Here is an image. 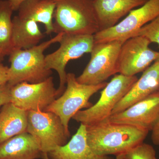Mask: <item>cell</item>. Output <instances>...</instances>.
<instances>
[{"mask_svg": "<svg viewBox=\"0 0 159 159\" xmlns=\"http://www.w3.org/2000/svg\"><path fill=\"white\" fill-rule=\"evenodd\" d=\"M55 9V3L52 0H26L20 6L18 16L43 24L46 34L50 35L54 33L53 20Z\"/></svg>", "mask_w": 159, "mask_h": 159, "instance_id": "cell-17", "label": "cell"}, {"mask_svg": "<svg viewBox=\"0 0 159 159\" xmlns=\"http://www.w3.org/2000/svg\"><path fill=\"white\" fill-rule=\"evenodd\" d=\"M150 42L146 38L137 35L122 44L118 57V73L126 76H135L148 68L155 61L159 52L149 47Z\"/></svg>", "mask_w": 159, "mask_h": 159, "instance_id": "cell-11", "label": "cell"}, {"mask_svg": "<svg viewBox=\"0 0 159 159\" xmlns=\"http://www.w3.org/2000/svg\"><path fill=\"white\" fill-rule=\"evenodd\" d=\"M63 33L27 50L13 48L9 54L10 66L7 83L11 87L20 83H37L51 77V70L46 68L44 52L55 43H59Z\"/></svg>", "mask_w": 159, "mask_h": 159, "instance_id": "cell-2", "label": "cell"}, {"mask_svg": "<svg viewBox=\"0 0 159 159\" xmlns=\"http://www.w3.org/2000/svg\"><path fill=\"white\" fill-rule=\"evenodd\" d=\"M151 139L155 145H159V118L152 130Z\"/></svg>", "mask_w": 159, "mask_h": 159, "instance_id": "cell-25", "label": "cell"}, {"mask_svg": "<svg viewBox=\"0 0 159 159\" xmlns=\"http://www.w3.org/2000/svg\"><path fill=\"white\" fill-rule=\"evenodd\" d=\"M27 132L38 140L43 154L66 145L70 137L59 117L40 110L28 111Z\"/></svg>", "mask_w": 159, "mask_h": 159, "instance_id": "cell-8", "label": "cell"}, {"mask_svg": "<svg viewBox=\"0 0 159 159\" xmlns=\"http://www.w3.org/2000/svg\"><path fill=\"white\" fill-rule=\"evenodd\" d=\"M148 132L133 125L111 122L108 119L86 126L89 146L94 152L101 156L125 153L143 142Z\"/></svg>", "mask_w": 159, "mask_h": 159, "instance_id": "cell-1", "label": "cell"}, {"mask_svg": "<svg viewBox=\"0 0 159 159\" xmlns=\"http://www.w3.org/2000/svg\"><path fill=\"white\" fill-rule=\"evenodd\" d=\"M8 72L9 67L0 61V86L8 82Z\"/></svg>", "mask_w": 159, "mask_h": 159, "instance_id": "cell-24", "label": "cell"}, {"mask_svg": "<svg viewBox=\"0 0 159 159\" xmlns=\"http://www.w3.org/2000/svg\"><path fill=\"white\" fill-rule=\"evenodd\" d=\"M59 43V48L45 57L46 68L56 71L59 76L57 97L62 95L66 89L67 65L70 61L82 57L84 54L90 53L95 40L94 35L63 33Z\"/></svg>", "mask_w": 159, "mask_h": 159, "instance_id": "cell-6", "label": "cell"}, {"mask_svg": "<svg viewBox=\"0 0 159 159\" xmlns=\"http://www.w3.org/2000/svg\"><path fill=\"white\" fill-rule=\"evenodd\" d=\"M13 11L8 0H0V48L5 56L9 55L13 49L11 18Z\"/></svg>", "mask_w": 159, "mask_h": 159, "instance_id": "cell-20", "label": "cell"}, {"mask_svg": "<svg viewBox=\"0 0 159 159\" xmlns=\"http://www.w3.org/2000/svg\"><path fill=\"white\" fill-rule=\"evenodd\" d=\"M43 154L39 141L27 132L0 144V159L43 158Z\"/></svg>", "mask_w": 159, "mask_h": 159, "instance_id": "cell-16", "label": "cell"}, {"mask_svg": "<svg viewBox=\"0 0 159 159\" xmlns=\"http://www.w3.org/2000/svg\"><path fill=\"white\" fill-rule=\"evenodd\" d=\"M156 61H158V62H159V54L158 55V57L157 58V59L156 60Z\"/></svg>", "mask_w": 159, "mask_h": 159, "instance_id": "cell-30", "label": "cell"}, {"mask_svg": "<svg viewBox=\"0 0 159 159\" xmlns=\"http://www.w3.org/2000/svg\"><path fill=\"white\" fill-rule=\"evenodd\" d=\"M159 118V91L134 103L125 110L112 115L111 122L133 125L152 131Z\"/></svg>", "mask_w": 159, "mask_h": 159, "instance_id": "cell-12", "label": "cell"}, {"mask_svg": "<svg viewBox=\"0 0 159 159\" xmlns=\"http://www.w3.org/2000/svg\"><path fill=\"white\" fill-rule=\"evenodd\" d=\"M11 86L8 83L0 86V106L10 102V89Z\"/></svg>", "mask_w": 159, "mask_h": 159, "instance_id": "cell-23", "label": "cell"}, {"mask_svg": "<svg viewBox=\"0 0 159 159\" xmlns=\"http://www.w3.org/2000/svg\"><path fill=\"white\" fill-rule=\"evenodd\" d=\"M137 35L146 38L150 43H156L159 48V15L142 27Z\"/></svg>", "mask_w": 159, "mask_h": 159, "instance_id": "cell-22", "label": "cell"}, {"mask_svg": "<svg viewBox=\"0 0 159 159\" xmlns=\"http://www.w3.org/2000/svg\"><path fill=\"white\" fill-rule=\"evenodd\" d=\"M122 43L118 41L95 43L89 61L77 77L82 84L97 85L118 73V57Z\"/></svg>", "mask_w": 159, "mask_h": 159, "instance_id": "cell-7", "label": "cell"}, {"mask_svg": "<svg viewBox=\"0 0 159 159\" xmlns=\"http://www.w3.org/2000/svg\"><path fill=\"white\" fill-rule=\"evenodd\" d=\"M124 157H125V153L120 154L116 156V159H124Z\"/></svg>", "mask_w": 159, "mask_h": 159, "instance_id": "cell-27", "label": "cell"}, {"mask_svg": "<svg viewBox=\"0 0 159 159\" xmlns=\"http://www.w3.org/2000/svg\"><path fill=\"white\" fill-rule=\"evenodd\" d=\"M148 0H93L99 31L116 25L129 11L144 5Z\"/></svg>", "mask_w": 159, "mask_h": 159, "instance_id": "cell-14", "label": "cell"}, {"mask_svg": "<svg viewBox=\"0 0 159 159\" xmlns=\"http://www.w3.org/2000/svg\"><path fill=\"white\" fill-rule=\"evenodd\" d=\"M124 159H157L156 153L151 145L142 143L125 153Z\"/></svg>", "mask_w": 159, "mask_h": 159, "instance_id": "cell-21", "label": "cell"}, {"mask_svg": "<svg viewBox=\"0 0 159 159\" xmlns=\"http://www.w3.org/2000/svg\"><path fill=\"white\" fill-rule=\"evenodd\" d=\"M138 79L136 76L116 74L102 89L98 101L89 108L79 111L72 119L86 126L107 120L115 106Z\"/></svg>", "mask_w": 159, "mask_h": 159, "instance_id": "cell-5", "label": "cell"}, {"mask_svg": "<svg viewBox=\"0 0 159 159\" xmlns=\"http://www.w3.org/2000/svg\"><path fill=\"white\" fill-rule=\"evenodd\" d=\"M57 98V89L52 76L37 83H20L10 89V102L27 111H44Z\"/></svg>", "mask_w": 159, "mask_h": 159, "instance_id": "cell-10", "label": "cell"}, {"mask_svg": "<svg viewBox=\"0 0 159 159\" xmlns=\"http://www.w3.org/2000/svg\"><path fill=\"white\" fill-rule=\"evenodd\" d=\"M159 15V0H148L143 6L133 9L122 21L109 29L94 34L95 43L118 41L123 43L135 36L140 29Z\"/></svg>", "mask_w": 159, "mask_h": 159, "instance_id": "cell-9", "label": "cell"}, {"mask_svg": "<svg viewBox=\"0 0 159 159\" xmlns=\"http://www.w3.org/2000/svg\"><path fill=\"white\" fill-rule=\"evenodd\" d=\"M13 11H18L21 4L26 0H8Z\"/></svg>", "mask_w": 159, "mask_h": 159, "instance_id": "cell-26", "label": "cell"}, {"mask_svg": "<svg viewBox=\"0 0 159 159\" xmlns=\"http://www.w3.org/2000/svg\"><path fill=\"white\" fill-rule=\"evenodd\" d=\"M47 156L49 159H115L92 150L87 142L86 126L81 123L69 142L49 152Z\"/></svg>", "mask_w": 159, "mask_h": 159, "instance_id": "cell-15", "label": "cell"}, {"mask_svg": "<svg viewBox=\"0 0 159 159\" xmlns=\"http://www.w3.org/2000/svg\"><path fill=\"white\" fill-rule=\"evenodd\" d=\"M43 159H49L48 158L47 154H44L43 157Z\"/></svg>", "mask_w": 159, "mask_h": 159, "instance_id": "cell-29", "label": "cell"}, {"mask_svg": "<svg viewBox=\"0 0 159 159\" xmlns=\"http://www.w3.org/2000/svg\"><path fill=\"white\" fill-rule=\"evenodd\" d=\"M28 111L11 102L2 106L0 111V144L27 132Z\"/></svg>", "mask_w": 159, "mask_h": 159, "instance_id": "cell-18", "label": "cell"}, {"mask_svg": "<svg viewBox=\"0 0 159 159\" xmlns=\"http://www.w3.org/2000/svg\"><path fill=\"white\" fill-rule=\"evenodd\" d=\"M54 33L94 35L99 31L93 0H52Z\"/></svg>", "mask_w": 159, "mask_h": 159, "instance_id": "cell-3", "label": "cell"}, {"mask_svg": "<svg viewBox=\"0 0 159 159\" xmlns=\"http://www.w3.org/2000/svg\"><path fill=\"white\" fill-rule=\"evenodd\" d=\"M13 48L27 50L39 44L44 37L38 23L16 16L12 18Z\"/></svg>", "mask_w": 159, "mask_h": 159, "instance_id": "cell-19", "label": "cell"}, {"mask_svg": "<svg viewBox=\"0 0 159 159\" xmlns=\"http://www.w3.org/2000/svg\"><path fill=\"white\" fill-rule=\"evenodd\" d=\"M159 89V62L154 63L143 72L127 94L113 110L112 115L118 113L145 99Z\"/></svg>", "mask_w": 159, "mask_h": 159, "instance_id": "cell-13", "label": "cell"}, {"mask_svg": "<svg viewBox=\"0 0 159 159\" xmlns=\"http://www.w3.org/2000/svg\"><path fill=\"white\" fill-rule=\"evenodd\" d=\"M107 83L97 85L82 84L77 81L74 73L66 76V87L62 95L55 99L44 111L51 112L59 117L67 131L70 132V120L82 109L88 108L93 105L89 99L94 94L103 89Z\"/></svg>", "mask_w": 159, "mask_h": 159, "instance_id": "cell-4", "label": "cell"}, {"mask_svg": "<svg viewBox=\"0 0 159 159\" xmlns=\"http://www.w3.org/2000/svg\"><path fill=\"white\" fill-rule=\"evenodd\" d=\"M5 55H4V54H3V52L2 51V49H1V48H0V61H2L4 58V57H5Z\"/></svg>", "mask_w": 159, "mask_h": 159, "instance_id": "cell-28", "label": "cell"}, {"mask_svg": "<svg viewBox=\"0 0 159 159\" xmlns=\"http://www.w3.org/2000/svg\"><path fill=\"white\" fill-rule=\"evenodd\" d=\"M158 91H159V90H158Z\"/></svg>", "mask_w": 159, "mask_h": 159, "instance_id": "cell-31", "label": "cell"}]
</instances>
